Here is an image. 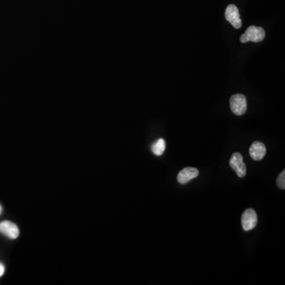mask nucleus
Wrapping results in <instances>:
<instances>
[{
  "label": "nucleus",
  "instance_id": "1",
  "mask_svg": "<svg viewBox=\"0 0 285 285\" xmlns=\"http://www.w3.org/2000/svg\"><path fill=\"white\" fill-rule=\"evenodd\" d=\"M266 38V32L262 27L250 25L248 27L245 34L240 37V42L246 43L248 42H260Z\"/></svg>",
  "mask_w": 285,
  "mask_h": 285
},
{
  "label": "nucleus",
  "instance_id": "2",
  "mask_svg": "<svg viewBox=\"0 0 285 285\" xmlns=\"http://www.w3.org/2000/svg\"><path fill=\"white\" fill-rule=\"evenodd\" d=\"M230 106L234 114L242 116L247 110L246 97L241 93L232 95L230 99Z\"/></svg>",
  "mask_w": 285,
  "mask_h": 285
},
{
  "label": "nucleus",
  "instance_id": "3",
  "mask_svg": "<svg viewBox=\"0 0 285 285\" xmlns=\"http://www.w3.org/2000/svg\"><path fill=\"white\" fill-rule=\"evenodd\" d=\"M241 222H242V229L245 232H249L253 230L258 224V215L255 210L253 208H247L242 213Z\"/></svg>",
  "mask_w": 285,
  "mask_h": 285
},
{
  "label": "nucleus",
  "instance_id": "4",
  "mask_svg": "<svg viewBox=\"0 0 285 285\" xmlns=\"http://www.w3.org/2000/svg\"><path fill=\"white\" fill-rule=\"evenodd\" d=\"M230 167L233 169L239 178H243L246 176V164H244L243 158L240 153L235 152L232 154L230 160Z\"/></svg>",
  "mask_w": 285,
  "mask_h": 285
},
{
  "label": "nucleus",
  "instance_id": "5",
  "mask_svg": "<svg viewBox=\"0 0 285 285\" xmlns=\"http://www.w3.org/2000/svg\"><path fill=\"white\" fill-rule=\"evenodd\" d=\"M225 18L235 29H239L242 26V20L240 18L239 9L234 4H231L227 8L225 11Z\"/></svg>",
  "mask_w": 285,
  "mask_h": 285
},
{
  "label": "nucleus",
  "instance_id": "6",
  "mask_svg": "<svg viewBox=\"0 0 285 285\" xmlns=\"http://www.w3.org/2000/svg\"><path fill=\"white\" fill-rule=\"evenodd\" d=\"M0 233L4 234L9 239H15L19 235V229L14 223L3 221L0 223Z\"/></svg>",
  "mask_w": 285,
  "mask_h": 285
},
{
  "label": "nucleus",
  "instance_id": "7",
  "mask_svg": "<svg viewBox=\"0 0 285 285\" xmlns=\"http://www.w3.org/2000/svg\"><path fill=\"white\" fill-rule=\"evenodd\" d=\"M198 175H199V171H198V169L194 168V167H185V168L183 169L178 173L177 179H178V181L180 184L185 185L190 180L197 178Z\"/></svg>",
  "mask_w": 285,
  "mask_h": 285
},
{
  "label": "nucleus",
  "instance_id": "8",
  "mask_svg": "<svg viewBox=\"0 0 285 285\" xmlns=\"http://www.w3.org/2000/svg\"><path fill=\"white\" fill-rule=\"evenodd\" d=\"M266 154V147L262 142L255 141L249 147V154L255 161L263 160Z\"/></svg>",
  "mask_w": 285,
  "mask_h": 285
},
{
  "label": "nucleus",
  "instance_id": "9",
  "mask_svg": "<svg viewBox=\"0 0 285 285\" xmlns=\"http://www.w3.org/2000/svg\"><path fill=\"white\" fill-rule=\"evenodd\" d=\"M166 149V142L164 139H160L154 142L151 146V151L155 155L160 156L164 154Z\"/></svg>",
  "mask_w": 285,
  "mask_h": 285
},
{
  "label": "nucleus",
  "instance_id": "10",
  "mask_svg": "<svg viewBox=\"0 0 285 285\" xmlns=\"http://www.w3.org/2000/svg\"><path fill=\"white\" fill-rule=\"evenodd\" d=\"M276 184L280 189H284L285 188V171L283 170L280 175L278 176L277 180H276Z\"/></svg>",
  "mask_w": 285,
  "mask_h": 285
},
{
  "label": "nucleus",
  "instance_id": "11",
  "mask_svg": "<svg viewBox=\"0 0 285 285\" xmlns=\"http://www.w3.org/2000/svg\"><path fill=\"white\" fill-rule=\"evenodd\" d=\"M4 272H5V267L2 263H0V277L4 275Z\"/></svg>",
  "mask_w": 285,
  "mask_h": 285
},
{
  "label": "nucleus",
  "instance_id": "12",
  "mask_svg": "<svg viewBox=\"0 0 285 285\" xmlns=\"http://www.w3.org/2000/svg\"><path fill=\"white\" fill-rule=\"evenodd\" d=\"M2 206H1V205H0V215H1V213H2Z\"/></svg>",
  "mask_w": 285,
  "mask_h": 285
}]
</instances>
